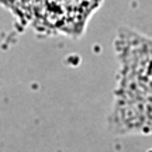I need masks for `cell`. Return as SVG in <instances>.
Returning a JSON list of instances; mask_svg holds the SVG:
<instances>
[{"label":"cell","instance_id":"obj_1","mask_svg":"<svg viewBox=\"0 0 152 152\" xmlns=\"http://www.w3.org/2000/svg\"><path fill=\"white\" fill-rule=\"evenodd\" d=\"M21 14L48 26L71 28L79 26L99 0H9Z\"/></svg>","mask_w":152,"mask_h":152}]
</instances>
